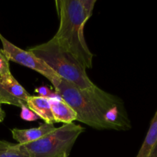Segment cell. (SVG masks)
<instances>
[{
  "mask_svg": "<svg viewBox=\"0 0 157 157\" xmlns=\"http://www.w3.org/2000/svg\"><path fill=\"white\" fill-rule=\"evenodd\" d=\"M55 92L76 112L77 121L92 128L114 130L131 128L122 100L97 85L81 90L62 79Z\"/></svg>",
  "mask_w": 157,
  "mask_h": 157,
  "instance_id": "6da1fadb",
  "label": "cell"
},
{
  "mask_svg": "<svg viewBox=\"0 0 157 157\" xmlns=\"http://www.w3.org/2000/svg\"><path fill=\"white\" fill-rule=\"evenodd\" d=\"M96 0H56L59 28L53 38L87 68L93 66L94 55L84 38V26L93 13Z\"/></svg>",
  "mask_w": 157,
  "mask_h": 157,
  "instance_id": "7a4b0ae2",
  "label": "cell"
},
{
  "mask_svg": "<svg viewBox=\"0 0 157 157\" xmlns=\"http://www.w3.org/2000/svg\"><path fill=\"white\" fill-rule=\"evenodd\" d=\"M29 51L42 60L61 79L78 88L84 90L95 85L87 76L85 67L53 38L47 42L30 48Z\"/></svg>",
  "mask_w": 157,
  "mask_h": 157,
  "instance_id": "3957f363",
  "label": "cell"
},
{
  "mask_svg": "<svg viewBox=\"0 0 157 157\" xmlns=\"http://www.w3.org/2000/svg\"><path fill=\"white\" fill-rule=\"evenodd\" d=\"M84 131V127L78 124H63L47 136L25 146L31 157L69 156L75 141Z\"/></svg>",
  "mask_w": 157,
  "mask_h": 157,
  "instance_id": "277c9868",
  "label": "cell"
},
{
  "mask_svg": "<svg viewBox=\"0 0 157 157\" xmlns=\"http://www.w3.org/2000/svg\"><path fill=\"white\" fill-rule=\"evenodd\" d=\"M0 40L2 44V51L9 61L19 64L21 65L30 68L40 75L45 77L56 88L60 84L61 79L48 64L30 51H25L8 41L0 34Z\"/></svg>",
  "mask_w": 157,
  "mask_h": 157,
  "instance_id": "5b68a950",
  "label": "cell"
},
{
  "mask_svg": "<svg viewBox=\"0 0 157 157\" xmlns=\"http://www.w3.org/2000/svg\"><path fill=\"white\" fill-rule=\"evenodd\" d=\"M55 130L54 124H44L38 127L31 129H17L14 128L11 130L12 137L17 141V144L26 145L31 143L35 142L44 136L52 133Z\"/></svg>",
  "mask_w": 157,
  "mask_h": 157,
  "instance_id": "8992f818",
  "label": "cell"
},
{
  "mask_svg": "<svg viewBox=\"0 0 157 157\" xmlns=\"http://www.w3.org/2000/svg\"><path fill=\"white\" fill-rule=\"evenodd\" d=\"M49 101L55 123L68 124L77 121L76 112L60 95L57 94Z\"/></svg>",
  "mask_w": 157,
  "mask_h": 157,
  "instance_id": "52a82bcc",
  "label": "cell"
},
{
  "mask_svg": "<svg viewBox=\"0 0 157 157\" xmlns=\"http://www.w3.org/2000/svg\"><path fill=\"white\" fill-rule=\"evenodd\" d=\"M25 104L44 123L48 124H54L55 123L48 98L41 96H30L25 101Z\"/></svg>",
  "mask_w": 157,
  "mask_h": 157,
  "instance_id": "ba28073f",
  "label": "cell"
},
{
  "mask_svg": "<svg viewBox=\"0 0 157 157\" xmlns=\"http://www.w3.org/2000/svg\"><path fill=\"white\" fill-rule=\"evenodd\" d=\"M0 85L12 97L25 104L28 98L31 96L29 92L14 78L13 75H11L10 77L5 79L0 78Z\"/></svg>",
  "mask_w": 157,
  "mask_h": 157,
  "instance_id": "9c48e42d",
  "label": "cell"
},
{
  "mask_svg": "<svg viewBox=\"0 0 157 157\" xmlns=\"http://www.w3.org/2000/svg\"><path fill=\"white\" fill-rule=\"evenodd\" d=\"M157 144V110L150 123L144 142L136 157H148Z\"/></svg>",
  "mask_w": 157,
  "mask_h": 157,
  "instance_id": "30bf717a",
  "label": "cell"
},
{
  "mask_svg": "<svg viewBox=\"0 0 157 157\" xmlns=\"http://www.w3.org/2000/svg\"><path fill=\"white\" fill-rule=\"evenodd\" d=\"M0 157H31L25 146L0 140Z\"/></svg>",
  "mask_w": 157,
  "mask_h": 157,
  "instance_id": "8fae6325",
  "label": "cell"
},
{
  "mask_svg": "<svg viewBox=\"0 0 157 157\" xmlns=\"http://www.w3.org/2000/svg\"><path fill=\"white\" fill-rule=\"evenodd\" d=\"M0 104L16 106L18 107H21L23 105H26L25 103L21 102L19 100L12 97L1 85H0Z\"/></svg>",
  "mask_w": 157,
  "mask_h": 157,
  "instance_id": "7c38bea8",
  "label": "cell"
},
{
  "mask_svg": "<svg viewBox=\"0 0 157 157\" xmlns=\"http://www.w3.org/2000/svg\"><path fill=\"white\" fill-rule=\"evenodd\" d=\"M12 75L9 68V61L6 55L3 52L2 49H0V78L5 79Z\"/></svg>",
  "mask_w": 157,
  "mask_h": 157,
  "instance_id": "4fadbf2b",
  "label": "cell"
},
{
  "mask_svg": "<svg viewBox=\"0 0 157 157\" xmlns=\"http://www.w3.org/2000/svg\"><path fill=\"white\" fill-rule=\"evenodd\" d=\"M21 113H20V117L24 121L32 122V121H35L39 119V117L33 111H32L26 105H23L21 107Z\"/></svg>",
  "mask_w": 157,
  "mask_h": 157,
  "instance_id": "5bb4252c",
  "label": "cell"
},
{
  "mask_svg": "<svg viewBox=\"0 0 157 157\" xmlns=\"http://www.w3.org/2000/svg\"><path fill=\"white\" fill-rule=\"evenodd\" d=\"M35 92L38 93L39 94V96L43 97V98H54L57 95V94L55 92L52 91L48 87H39L35 88Z\"/></svg>",
  "mask_w": 157,
  "mask_h": 157,
  "instance_id": "9a60e30c",
  "label": "cell"
},
{
  "mask_svg": "<svg viewBox=\"0 0 157 157\" xmlns=\"http://www.w3.org/2000/svg\"><path fill=\"white\" fill-rule=\"evenodd\" d=\"M5 117H6V113L2 110V104H0V123H2L4 121Z\"/></svg>",
  "mask_w": 157,
  "mask_h": 157,
  "instance_id": "2e32d148",
  "label": "cell"
},
{
  "mask_svg": "<svg viewBox=\"0 0 157 157\" xmlns=\"http://www.w3.org/2000/svg\"><path fill=\"white\" fill-rule=\"evenodd\" d=\"M148 157H157V144L153 147V149L152 150L151 153H150Z\"/></svg>",
  "mask_w": 157,
  "mask_h": 157,
  "instance_id": "e0dca14e",
  "label": "cell"
},
{
  "mask_svg": "<svg viewBox=\"0 0 157 157\" xmlns=\"http://www.w3.org/2000/svg\"><path fill=\"white\" fill-rule=\"evenodd\" d=\"M62 157H68V156H67V155H64Z\"/></svg>",
  "mask_w": 157,
  "mask_h": 157,
  "instance_id": "ac0fdd59",
  "label": "cell"
}]
</instances>
